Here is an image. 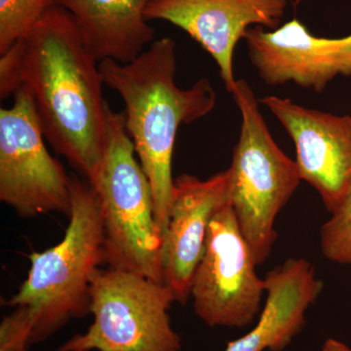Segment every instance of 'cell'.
I'll return each mask as SVG.
<instances>
[{
  "instance_id": "obj_5",
  "label": "cell",
  "mask_w": 351,
  "mask_h": 351,
  "mask_svg": "<svg viewBox=\"0 0 351 351\" xmlns=\"http://www.w3.org/2000/svg\"><path fill=\"white\" fill-rule=\"evenodd\" d=\"M232 95L241 114V128L228 168L230 203L260 265L269 258L276 242L277 216L302 178L297 162L272 138L249 83L237 80Z\"/></svg>"
},
{
  "instance_id": "obj_8",
  "label": "cell",
  "mask_w": 351,
  "mask_h": 351,
  "mask_svg": "<svg viewBox=\"0 0 351 351\" xmlns=\"http://www.w3.org/2000/svg\"><path fill=\"white\" fill-rule=\"evenodd\" d=\"M230 201L215 214L191 287L193 309L210 327L243 328L262 308L265 280Z\"/></svg>"
},
{
  "instance_id": "obj_3",
  "label": "cell",
  "mask_w": 351,
  "mask_h": 351,
  "mask_svg": "<svg viewBox=\"0 0 351 351\" xmlns=\"http://www.w3.org/2000/svg\"><path fill=\"white\" fill-rule=\"evenodd\" d=\"M63 239L29 255L27 279L7 304L23 307L32 322L31 343L45 341L69 320L90 313L92 279L105 262V235L96 191L71 175V212Z\"/></svg>"
},
{
  "instance_id": "obj_11",
  "label": "cell",
  "mask_w": 351,
  "mask_h": 351,
  "mask_svg": "<svg viewBox=\"0 0 351 351\" xmlns=\"http://www.w3.org/2000/svg\"><path fill=\"white\" fill-rule=\"evenodd\" d=\"M287 0H152L147 21L171 23L189 34L211 55L228 93L234 91L235 47L252 27L276 29Z\"/></svg>"
},
{
  "instance_id": "obj_1",
  "label": "cell",
  "mask_w": 351,
  "mask_h": 351,
  "mask_svg": "<svg viewBox=\"0 0 351 351\" xmlns=\"http://www.w3.org/2000/svg\"><path fill=\"white\" fill-rule=\"evenodd\" d=\"M0 57L1 100L29 95L45 140L94 186L107 147L108 104L99 62L73 16L53 7Z\"/></svg>"
},
{
  "instance_id": "obj_14",
  "label": "cell",
  "mask_w": 351,
  "mask_h": 351,
  "mask_svg": "<svg viewBox=\"0 0 351 351\" xmlns=\"http://www.w3.org/2000/svg\"><path fill=\"white\" fill-rule=\"evenodd\" d=\"M152 0H59L75 20L88 50L100 63H130L154 41L145 9Z\"/></svg>"
},
{
  "instance_id": "obj_7",
  "label": "cell",
  "mask_w": 351,
  "mask_h": 351,
  "mask_svg": "<svg viewBox=\"0 0 351 351\" xmlns=\"http://www.w3.org/2000/svg\"><path fill=\"white\" fill-rule=\"evenodd\" d=\"M31 97L0 110V200L18 216L71 212V175L48 152Z\"/></svg>"
},
{
  "instance_id": "obj_4",
  "label": "cell",
  "mask_w": 351,
  "mask_h": 351,
  "mask_svg": "<svg viewBox=\"0 0 351 351\" xmlns=\"http://www.w3.org/2000/svg\"><path fill=\"white\" fill-rule=\"evenodd\" d=\"M108 137L98 181L110 269L164 283V237L157 225L151 184L136 157L124 113L108 107ZM165 284V283H164Z\"/></svg>"
},
{
  "instance_id": "obj_10",
  "label": "cell",
  "mask_w": 351,
  "mask_h": 351,
  "mask_svg": "<svg viewBox=\"0 0 351 351\" xmlns=\"http://www.w3.org/2000/svg\"><path fill=\"white\" fill-rule=\"evenodd\" d=\"M244 40L251 64L269 86L294 83L321 93L338 76H351V34L320 38L294 18L276 29L252 27Z\"/></svg>"
},
{
  "instance_id": "obj_12",
  "label": "cell",
  "mask_w": 351,
  "mask_h": 351,
  "mask_svg": "<svg viewBox=\"0 0 351 351\" xmlns=\"http://www.w3.org/2000/svg\"><path fill=\"white\" fill-rule=\"evenodd\" d=\"M230 201V172L207 180L184 174L174 180L169 221L164 235V283L175 301L191 299L193 276L199 263L208 228L215 214Z\"/></svg>"
},
{
  "instance_id": "obj_9",
  "label": "cell",
  "mask_w": 351,
  "mask_h": 351,
  "mask_svg": "<svg viewBox=\"0 0 351 351\" xmlns=\"http://www.w3.org/2000/svg\"><path fill=\"white\" fill-rule=\"evenodd\" d=\"M269 108L292 138L302 181L320 195L330 214L351 189V117L304 107L288 98L267 96Z\"/></svg>"
},
{
  "instance_id": "obj_2",
  "label": "cell",
  "mask_w": 351,
  "mask_h": 351,
  "mask_svg": "<svg viewBox=\"0 0 351 351\" xmlns=\"http://www.w3.org/2000/svg\"><path fill=\"white\" fill-rule=\"evenodd\" d=\"M170 38L154 40L130 63H99L104 83L125 104V129L145 171L163 237L169 221L174 178L172 158L178 130L203 119L216 107L211 82L201 78L184 89L176 82L177 54Z\"/></svg>"
},
{
  "instance_id": "obj_18",
  "label": "cell",
  "mask_w": 351,
  "mask_h": 351,
  "mask_svg": "<svg viewBox=\"0 0 351 351\" xmlns=\"http://www.w3.org/2000/svg\"><path fill=\"white\" fill-rule=\"evenodd\" d=\"M322 351H351V348L338 339H328L323 346Z\"/></svg>"
},
{
  "instance_id": "obj_16",
  "label": "cell",
  "mask_w": 351,
  "mask_h": 351,
  "mask_svg": "<svg viewBox=\"0 0 351 351\" xmlns=\"http://www.w3.org/2000/svg\"><path fill=\"white\" fill-rule=\"evenodd\" d=\"M320 247L326 260L351 267V189L338 209L321 226Z\"/></svg>"
},
{
  "instance_id": "obj_17",
  "label": "cell",
  "mask_w": 351,
  "mask_h": 351,
  "mask_svg": "<svg viewBox=\"0 0 351 351\" xmlns=\"http://www.w3.org/2000/svg\"><path fill=\"white\" fill-rule=\"evenodd\" d=\"M32 323L23 307H16L0 325V351H27L31 343Z\"/></svg>"
},
{
  "instance_id": "obj_15",
  "label": "cell",
  "mask_w": 351,
  "mask_h": 351,
  "mask_svg": "<svg viewBox=\"0 0 351 351\" xmlns=\"http://www.w3.org/2000/svg\"><path fill=\"white\" fill-rule=\"evenodd\" d=\"M59 0H0V54L25 38Z\"/></svg>"
},
{
  "instance_id": "obj_6",
  "label": "cell",
  "mask_w": 351,
  "mask_h": 351,
  "mask_svg": "<svg viewBox=\"0 0 351 351\" xmlns=\"http://www.w3.org/2000/svg\"><path fill=\"white\" fill-rule=\"evenodd\" d=\"M93 323L56 351H180L171 324L175 301L166 284L130 272L98 269L90 287Z\"/></svg>"
},
{
  "instance_id": "obj_13",
  "label": "cell",
  "mask_w": 351,
  "mask_h": 351,
  "mask_svg": "<svg viewBox=\"0 0 351 351\" xmlns=\"http://www.w3.org/2000/svg\"><path fill=\"white\" fill-rule=\"evenodd\" d=\"M263 280L267 299L260 319L225 351H282L304 327L306 311L323 289L313 265L302 258H288Z\"/></svg>"
}]
</instances>
